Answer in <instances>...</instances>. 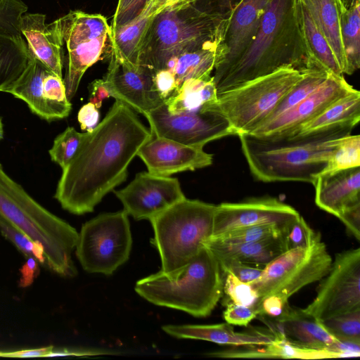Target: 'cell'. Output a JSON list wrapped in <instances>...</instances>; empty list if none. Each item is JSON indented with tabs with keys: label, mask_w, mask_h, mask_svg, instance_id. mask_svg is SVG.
<instances>
[{
	"label": "cell",
	"mask_w": 360,
	"mask_h": 360,
	"mask_svg": "<svg viewBox=\"0 0 360 360\" xmlns=\"http://www.w3.org/2000/svg\"><path fill=\"white\" fill-rule=\"evenodd\" d=\"M20 30L32 56L52 73L63 78L64 43L57 20L47 24L45 15L25 13L20 19Z\"/></svg>",
	"instance_id": "cell-21"
},
{
	"label": "cell",
	"mask_w": 360,
	"mask_h": 360,
	"mask_svg": "<svg viewBox=\"0 0 360 360\" xmlns=\"http://www.w3.org/2000/svg\"><path fill=\"white\" fill-rule=\"evenodd\" d=\"M332 262L326 244L319 237L308 248H295L279 255L263 268L261 276L250 284L258 295V303L271 295L288 301L306 285L322 279Z\"/></svg>",
	"instance_id": "cell-11"
},
{
	"label": "cell",
	"mask_w": 360,
	"mask_h": 360,
	"mask_svg": "<svg viewBox=\"0 0 360 360\" xmlns=\"http://www.w3.org/2000/svg\"><path fill=\"white\" fill-rule=\"evenodd\" d=\"M216 207L185 198L150 220L154 233L151 243L167 276L181 269L212 236Z\"/></svg>",
	"instance_id": "cell-7"
},
{
	"label": "cell",
	"mask_w": 360,
	"mask_h": 360,
	"mask_svg": "<svg viewBox=\"0 0 360 360\" xmlns=\"http://www.w3.org/2000/svg\"><path fill=\"white\" fill-rule=\"evenodd\" d=\"M300 216L295 208L271 197L223 202L216 207L212 237L240 227L264 224L276 226L282 231Z\"/></svg>",
	"instance_id": "cell-16"
},
{
	"label": "cell",
	"mask_w": 360,
	"mask_h": 360,
	"mask_svg": "<svg viewBox=\"0 0 360 360\" xmlns=\"http://www.w3.org/2000/svg\"><path fill=\"white\" fill-rule=\"evenodd\" d=\"M152 136L135 111L115 100L104 119L84 133L75 155L62 169L54 198L72 214L93 212L126 180L130 162Z\"/></svg>",
	"instance_id": "cell-1"
},
{
	"label": "cell",
	"mask_w": 360,
	"mask_h": 360,
	"mask_svg": "<svg viewBox=\"0 0 360 360\" xmlns=\"http://www.w3.org/2000/svg\"><path fill=\"white\" fill-rule=\"evenodd\" d=\"M288 301L282 297L271 295L263 298L257 305L259 310V315L276 318L281 315Z\"/></svg>",
	"instance_id": "cell-48"
},
{
	"label": "cell",
	"mask_w": 360,
	"mask_h": 360,
	"mask_svg": "<svg viewBox=\"0 0 360 360\" xmlns=\"http://www.w3.org/2000/svg\"><path fill=\"white\" fill-rule=\"evenodd\" d=\"M217 96L212 77L208 79H188L165 103L172 114L193 112L202 110L216 101Z\"/></svg>",
	"instance_id": "cell-32"
},
{
	"label": "cell",
	"mask_w": 360,
	"mask_h": 360,
	"mask_svg": "<svg viewBox=\"0 0 360 360\" xmlns=\"http://www.w3.org/2000/svg\"><path fill=\"white\" fill-rule=\"evenodd\" d=\"M153 79L155 90L165 103L178 90L175 76L167 69L155 71Z\"/></svg>",
	"instance_id": "cell-46"
},
{
	"label": "cell",
	"mask_w": 360,
	"mask_h": 360,
	"mask_svg": "<svg viewBox=\"0 0 360 360\" xmlns=\"http://www.w3.org/2000/svg\"><path fill=\"white\" fill-rule=\"evenodd\" d=\"M224 303L226 309L223 312V317L226 323L231 325L247 327L259 314V310L256 306L238 304L229 300H224Z\"/></svg>",
	"instance_id": "cell-45"
},
{
	"label": "cell",
	"mask_w": 360,
	"mask_h": 360,
	"mask_svg": "<svg viewBox=\"0 0 360 360\" xmlns=\"http://www.w3.org/2000/svg\"><path fill=\"white\" fill-rule=\"evenodd\" d=\"M224 294L226 296L224 300L248 307L257 305L259 297L250 283L240 281L229 271L224 273Z\"/></svg>",
	"instance_id": "cell-42"
},
{
	"label": "cell",
	"mask_w": 360,
	"mask_h": 360,
	"mask_svg": "<svg viewBox=\"0 0 360 360\" xmlns=\"http://www.w3.org/2000/svg\"><path fill=\"white\" fill-rule=\"evenodd\" d=\"M281 232L276 226L264 224L234 229L210 239L224 243H243L277 238Z\"/></svg>",
	"instance_id": "cell-35"
},
{
	"label": "cell",
	"mask_w": 360,
	"mask_h": 360,
	"mask_svg": "<svg viewBox=\"0 0 360 360\" xmlns=\"http://www.w3.org/2000/svg\"><path fill=\"white\" fill-rule=\"evenodd\" d=\"M152 0H119L113 15L112 30L125 25L138 18Z\"/></svg>",
	"instance_id": "cell-44"
},
{
	"label": "cell",
	"mask_w": 360,
	"mask_h": 360,
	"mask_svg": "<svg viewBox=\"0 0 360 360\" xmlns=\"http://www.w3.org/2000/svg\"><path fill=\"white\" fill-rule=\"evenodd\" d=\"M328 41L342 73L346 66L340 30V0H300Z\"/></svg>",
	"instance_id": "cell-29"
},
{
	"label": "cell",
	"mask_w": 360,
	"mask_h": 360,
	"mask_svg": "<svg viewBox=\"0 0 360 360\" xmlns=\"http://www.w3.org/2000/svg\"><path fill=\"white\" fill-rule=\"evenodd\" d=\"M157 14L150 4L135 20L125 25L112 30L114 46L112 53L119 59L128 63L139 65L142 42Z\"/></svg>",
	"instance_id": "cell-30"
},
{
	"label": "cell",
	"mask_w": 360,
	"mask_h": 360,
	"mask_svg": "<svg viewBox=\"0 0 360 360\" xmlns=\"http://www.w3.org/2000/svg\"><path fill=\"white\" fill-rule=\"evenodd\" d=\"M0 233L12 243L26 258H34L45 268L46 258L43 245L13 226L1 215Z\"/></svg>",
	"instance_id": "cell-36"
},
{
	"label": "cell",
	"mask_w": 360,
	"mask_h": 360,
	"mask_svg": "<svg viewBox=\"0 0 360 360\" xmlns=\"http://www.w3.org/2000/svg\"><path fill=\"white\" fill-rule=\"evenodd\" d=\"M224 281L217 258L204 246L174 276L160 270L138 281L135 291L155 305L206 317L224 295Z\"/></svg>",
	"instance_id": "cell-5"
},
{
	"label": "cell",
	"mask_w": 360,
	"mask_h": 360,
	"mask_svg": "<svg viewBox=\"0 0 360 360\" xmlns=\"http://www.w3.org/2000/svg\"><path fill=\"white\" fill-rule=\"evenodd\" d=\"M99 117L98 108L91 102L84 104L79 109L77 115L81 129L89 132L97 125Z\"/></svg>",
	"instance_id": "cell-50"
},
{
	"label": "cell",
	"mask_w": 360,
	"mask_h": 360,
	"mask_svg": "<svg viewBox=\"0 0 360 360\" xmlns=\"http://www.w3.org/2000/svg\"><path fill=\"white\" fill-rule=\"evenodd\" d=\"M51 72L43 63L33 60L21 77L6 92L22 100L30 110L48 122L56 117L44 97L43 80Z\"/></svg>",
	"instance_id": "cell-27"
},
{
	"label": "cell",
	"mask_w": 360,
	"mask_h": 360,
	"mask_svg": "<svg viewBox=\"0 0 360 360\" xmlns=\"http://www.w3.org/2000/svg\"><path fill=\"white\" fill-rule=\"evenodd\" d=\"M128 216L123 210L100 214L83 224L75 249L84 270L111 275L128 260L132 245Z\"/></svg>",
	"instance_id": "cell-10"
},
{
	"label": "cell",
	"mask_w": 360,
	"mask_h": 360,
	"mask_svg": "<svg viewBox=\"0 0 360 360\" xmlns=\"http://www.w3.org/2000/svg\"><path fill=\"white\" fill-rule=\"evenodd\" d=\"M114 193L124 210L136 220H150L186 197L176 178L143 172L122 190Z\"/></svg>",
	"instance_id": "cell-14"
},
{
	"label": "cell",
	"mask_w": 360,
	"mask_h": 360,
	"mask_svg": "<svg viewBox=\"0 0 360 360\" xmlns=\"http://www.w3.org/2000/svg\"><path fill=\"white\" fill-rule=\"evenodd\" d=\"M338 218L358 241L360 240V203L345 210Z\"/></svg>",
	"instance_id": "cell-49"
},
{
	"label": "cell",
	"mask_w": 360,
	"mask_h": 360,
	"mask_svg": "<svg viewBox=\"0 0 360 360\" xmlns=\"http://www.w3.org/2000/svg\"><path fill=\"white\" fill-rule=\"evenodd\" d=\"M285 66L311 69L295 20L293 0H271L245 51L226 69L212 75L217 94Z\"/></svg>",
	"instance_id": "cell-3"
},
{
	"label": "cell",
	"mask_w": 360,
	"mask_h": 360,
	"mask_svg": "<svg viewBox=\"0 0 360 360\" xmlns=\"http://www.w3.org/2000/svg\"><path fill=\"white\" fill-rule=\"evenodd\" d=\"M33 60L22 35L0 30V91L6 92Z\"/></svg>",
	"instance_id": "cell-28"
},
{
	"label": "cell",
	"mask_w": 360,
	"mask_h": 360,
	"mask_svg": "<svg viewBox=\"0 0 360 360\" xmlns=\"http://www.w3.org/2000/svg\"><path fill=\"white\" fill-rule=\"evenodd\" d=\"M43 94L56 120L69 115L72 105L67 97L63 78L49 72L43 80Z\"/></svg>",
	"instance_id": "cell-39"
},
{
	"label": "cell",
	"mask_w": 360,
	"mask_h": 360,
	"mask_svg": "<svg viewBox=\"0 0 360 360\" xmlns=\"http://www.w3.org/2000/svg\"><path fill=\"white\" fill-rule=\"evenodd\" d=\"M360 1L346 9L339 5L340 30L346 66L344 74L352 75L360 68Z\"/></svg>",
	"instance_id": "cell-33"
},
{
	"label": "cell",
	"mask_w": 360,
	"mask_h": 360,
	"mask_svg": "<svg viewBox=\"0 0 360 360\" xmlns=\"http://www.w3.org/2000/svg\"><path fill=\"white\" fill-rule=\"evenodd\" d=\"M356 125L341 124L291 136L238 134L252 174L259 181H301L314 185L335 146Z\"/></svg>",
	"instance_id": "cell-2"
},
{
	"label": "cell",
	"mask_w": 360,
	"mask_h": 360,
	"mask_svg": "<svg viewBox=\"0 0 360 360\" xmlns=\"http://www.w3.org/2000/svg\"><path fill=\"white\" fill-rule=\"evenodd\" d=\"M230 13L210 12L195 2L160 12L143 39L139 63L155 72L162 69L174 56L212 41H224Z\"/></svg>",
	"instance_id": "cell-6"
},
{
	"label": "cell",
	"mask_w": 360,
	"mask_h": 360,
	"mask_svg": "<svg viewBox=\"0 0 360 360\" xmlns=\"http://www.w3.org/2000/svg\"><path fill=\"white\" fill-rule=\"evenodd\" d=\"M320 322L335 339L360 343V309Z\"/></svg>",
	"instance_id": "cell-38"
},
{
	"label": "cell",
	"mask_w": 360,
	"mask_h": 360,
	"mask_svg": "<svg viewBox=\"0 0 360 360\" xmlns=\"http://www.w3.org/2000/svg\"><path fill=\"white\" fill-rule=\"evenodd\" d=\"M39 265L37 260L32 257L27 258L26 262L20 269V286L25 288L31 285L39 272Z\"/></svg>",
	"instance_id": "cell-54"
},
{
	"label": "cell",
	"mask_w": 360,
	"mask_h": 360,
	"mask_svg": "<svg viewBox=\"0 0 360 360\" xmlns=\"http://www.w3.org/2000/svg\"><path fill=\"white\" fill-rule=\"evenodd\" d=\"M360 167V136L348 135L338 142L324 172Z\"/></svg>",
	"instance_id": "cell-37"
},
{
	"label": "cell",
	"mask_w": 360,
	"mask_h": 360,
	"mask_svg": "<svg viewBox=\"0 0 360 360\" xmlns=\"http://www.w3.org/2000/svg\"><path fill=\"white\" fill-rule=\"evenodd\" d=\"M271 0H240L230 13L224 44L226 53L214 73L229 67L247 49L256 34L263 15Z\"/></svg>",
	"instance_id": "cell-20"
},
{
	"label": "cell",
	"mask_w": 360,
	"mask_h": 360,
	"mask_svg": "<svg viewBox=\"0 0 360 360\" xmlns=\"http://www.w3.org/2000/svg\"><path fill=\"white\" fill-rule=\"evenodd\" d=\"M0 215L43 245L46 269L63 277L77 275L72 254L78 232L32 198L5 172L1 163Z\"/></svg>",
	"instance_id": "cell-4"
},
{
	"label": "cell",
	"mask_w": 360,
	"mask_h": 360,
	"mask_svg": "<svg viewBox=\"0 0 360 360\" xmlns=\"http://www.w3.org/2000/svg\"><path fill=\"white\" fill-rule=\"evenodd\" d=\"M115 354L113 352L97 349H83V348H53L48 354L47 356H89L103 354Z\"/></svg>",
	"instance_id": "cell-52"
},
{
	"label": "cell",
	"mask_w": 360,
	"mask_h": 360,
	"mask_svg": "<svg viewBox=\"0 0 360 360\" xmlns=\"http://www.w3.org/2000/svg\"><path fill=\"white\" fill-rule=\"evenodd\" d=\"M4 136V129H3V124L1 121V118L0 117V140L3 139Z\"/></svg>",
	"instance_id": "cell-58"
},
{
	"label": "cell",
	"mask_w": 360,
	"mask_h": 360,
	"mask_svg": "<svg viewBox=\"0 0 360 360\" xmlns=\"http://www.w3.org/2000/svg\"><path fill=\"white\" fill-rule=\"evenodd\" d=\"M330 74L324 70L307 69L302 79L288 92L264 122L278 117L301 102L316 90Z\"/></svg>",
	"instance_id": "cell-34"
},
{
	"label": "cell",
	"mask_w": 360,
	"mask_h": 360,
	"mask_svg": "<svg viewBox=\"0 0 360 360\" xmlns=\"http://www.w3.org/2000/svg\"><path fill=\"white\" fill-rule=\"evenodd\" d=\"M359 120L360 92L354 89L286 136L305 134L341 124L356 125Z\"/></svg>",
	"instance_id": "cell-31"
},
{
	"label": "cell",
	"mask_w": 360,
	"mask_h": 360,
	"mask_svg": "<svg viewBox=\"0 0 360 360\" xmlns=\"http://www.w3.org/2000/svg\"><path fill=\"white\" fill-rule=\"evenodd\" d=\"M89 102L99 108L103 101L109 98L110 94L103 79H96L89 85Z\"/></svg>",
	"instance_id": "cell-53"
},
{
	"label": "cell",
	"mask_w": 360,
	"mask_h": 360,
	"mask_svg": "<svg viewBox=\"0 0 360 360\" xmlns=\"http://www.w3.org/2000/svg\"><path fill=\"white\" fill-rule=\"evenodd\" d=\"M53 345L46 347L21 349L17 350L2 351L0 350V357L6 358H30V357H46L48 354L53 349Z\"/></svg>",
	"instance_id": "cell-51"
},
{
	"label": "cell",
	"mask_w": 360,
	"mask_h": 360,
	"mask_svg": "<svg viewBox=\"0 0 360 360\" xmlns=\"http://www.w3.org/2000/svg\"><path fill=\"white\" fill-rule=\"evenodd\" d=\"M314 186L316 205L338 217L360 203V167L323 172Z\"/></svg>",
	"instance_id": "cell-22"
},
{
	"label": "cell",
	"mask_w": 360,
	"mask_h": 360,
	"mask_svg": "<svg viewBox=\"0 0 360 360\" xmlns=\"http://www.w3.org/2000/svg\"><path fill=\"white\" fill-rule=\"evenodd\" d=\"M314 300L303 311L319 321L360 309V248L335 255Z\"/></svg>",
	"instance_id": "cell-12"
},
{
	"label": "cell",
	"mask_w": 360,
	"mask_h": 360,
	"mask_svg": "<svg viewBox=\"0 0 360 360\" xmlns=\"http://www.w3.org/2000/svg\"><path fill=\"white\" fill-rule=\"evenodd\" d=\"M162 329L167 334L176 338L206 340L230 346L269 345L278 340L269 328H249L243 332H236L232 325L228 323L211 325H166Z\"/></svg>",
	"instance_id": "cell-23"
},
{
	"label": "cell",
	"mask_w": 360,
	"mask_h": 360,
	"mask_svg": "<svg viewBox=\"0 0 360 360\" xmlns=\"http://www.w3.org/2000/svg\"><path fill=\"white\" fill-rule=\"evenodd\" d=\"M204 246L212 252L219 264L234 261L264 267L284 252L281 236L243 243H224L209 239Z\"/></svg>",
	"instance_id": "cell-26"
},
{
	"label": "cell",
	"mask_w": 360,
	"mask_h": 360,
	"mask_svg": "<svg viewBox=\"0 0 360 360\" xmlns=\"http://www.w3.org/2000/svg\"><path fill=\"white\" fill-rule=\"evenodd\" d=\"M343 7L346 9H349L353 7L360 0H340Z\"/></svg>",
	"instance_id": "cell-57"
},
{
	"label": "cell",
	"mask_w": 360,
	"mask_h": 360,
	"mask_svg": "<svg viewBox=\"0 0 360 360\" xmlns=\"http://www.w3.org/2000/svg\"><path fill=\"white\" fill-rule=\"evenodd\" d=\"M195 2V0H152L151 8L158 14L167 10L176 8Z\"/></svg>",
	"instance_id": "cell-55"
},
{
	"label": "cell",
	"mask_w": 360,
	"mask_h": 360,
	"mask_svg": "<svg viewBox=\"0 0 360 360\" xmlns=\"http://www.w3.org/2000/svg\"><path fill=\"white\" fill-rule=\"evenodd\" d=\"M84 136V133H80L72 127H67L56 137L49 150L51 160L64 169L75 155Z\"/></svg>",
	"instance_id": "cell-40"
},
{
	"label": "cell",
	"mask_w": 360,
	"mask_h": 360,
	"mask_svg": "<svg viewBox=\"0 0 360 360\" xmlns=\"http://www.w3.org/2000/svg\"><path fill=\"white\" fill-rule=\"evenodd\" d=\"M225 53L224 41H212L170 58L162 69H167L174 74L179 89L188 79L212 78V72Z\"/></svg>",
	"instance_id": "cell-24"
},
{
	"label": "cell",
	"mask_w": 360,
	"mask_h": 360,
	"mask_svg": "<svg viewBox=\"0 0 360 360\" xmlns=\"http://www.w3.org/2000/svg\"><path fill=\"white\" fill-rule=\"evenodd\" d=\"M354 89L343 75L330 73L316 90L301 102L278 117L264 122L248 134L259 136H288Z\"/></svg>",
	"instance_id": "cell-17"
},
{
	"label": "cell",
	"mask_w": 360,
	"mask_h": 360,
	"mask_svg": "<svg viewBox=\"0 0 360 360\" xmlns=\"http://www.w3.org/2000/svg\"><path fill=\"white\" fill-rule=\"evenodd\" d=\"M137 156L149 173L162 176L203 168L212 165L213 160L212 155L204 151L203 147L187 146L153 134Z\"/></svg>",
	"instance_id": "cell-18"
},
{
	"label": "cell",
	"mask_w": 360,
	"mask_h": 360,
	"mask_svg": "<svg viewBox=\"0 0 360 360\" xmlns=\"http://www.w3.org/2000/svg\"><path fill=\"white\" fill-rule=\"evenodd\" d=\"M154 71L143 65H132L112 53L103 78L110 96L144 116L165 103L155 89Z\"/></svg>",
	"instance_id": "cell-15"
},
{
	"label": "cell",
	"mask_w": 360,
	"mask_h": 360,
	"mask_svg": "<svg viewBox=\"0 0 360 360\" xmlns=\"http://www.w3.org/2000/svg\"><path fill=\"white\" fill-rule=\"evenodd\" d=\"M278 340H285L298 347L326 349L337 339L332 336L321 323L303 309L292 307L286 303L278 317L258 316Z\"/></svg>",
	"instance_id": "cell-19"
},
{
	"label": "cell",
	"mask_w": 360,
	"mask_h": 360,
	"mask_svg": "<svg viewBox=\"0 0 360 360\" xmlns=\"http://www.w3.org/2000/svg\"><path fill=\"white\" fill-rule=\"evenodd\" d=\"M219 265L224 274L229 271L240 281L248 283L257 280L261 276L264 268L234 261L222 263Z\"/></svg>",
	"instance_id": "cell-47"
},
{
	"label": "cell",
	"mask_w": 360,
	"mask_h": 360,
	"mask_svg": "<svg viewBox=\"0 0 360 360\" xmlns=\"http://www.w3.org/2000/svg\"><path fill=\"white\" fill-rule=\"evenodd\" d=\"M57 21L68 53L63 81L70 101L86 70L98 60L110 58L114 49L112 32L107 19L101 14L71 11Z\"/></svg>",
	"instance_id": "cell-9"
},
{
	"label": "cell",
	"mask_w": 360,
	"mask_h": 360,
	"mask_svg": "<svg viewBox=\"0 0 360 360\" xmlns=\"http://www.w3.org/2000/svg\"><path fill=\"white\" fill-rule=\"evenodd\" d=\"M293 9L309 68L343 75L328 41L300 0H293Z\"/></svg>",
	"instance_id": "cell-25"
},
{
	"label": "cell",
	"mask_w": 360,
	"mask_h": 360,
	"mask_svg": "<svg viewBox=\"0 0 360 360\" xmlns=\"http://www.w3.org/2000/svg\"><path fill=\"white\" fill-rule=\"evenodd\" d=\"M145 117L154 136L187 146L204 147L213 140L234 135L226 118L211 110L172 114L164 103Z\"/></svg>",
	"instance_id": "cell-13"
},
{
	"label": "cell",
	"mask_w": 360,
	"mask_h": 360,
	"mask_svg": "<svg viewBox=\"0 0 360 360\" xmlns=\"http://www.w3.org/2000/svg\"><path fill=\"white\" fill-rule=\"evenodd\" d=\"M199 2L210 5L224 10H230L233 8V0H197Z\"/></svg>",
	"instance_id": "cell-56"
},
{
	"label": "cell",
	"mask_w": 360,
	"mask_h": 360,
	"mask_svg": "<svg viewBox=\"0 0 360 360\" xmlns=\"http://www.w3.org/2000/svg\"><path fill=\"white\" fill-rule=\"evenodd\" d=\"M319 237L320 233L315 232L301 216L284 227L281 236L284 252L295 248H308Z\"/></svg>",
	"instance_id": "cell-41"
},
{
	"label": "cell",
	"mask_w": 360,
	"mask_h": 360,
	"mask_svg": "<svg viewBox=\"0 0 360 360\" xmlns=\"http://www.w3.org/2000/svg\"><path fill=\"white\" fill-rule=\"evenodd\" d=\"M306 70L283 67L217 95L203 110L224 117L234 135L250 133L269 117Z\"/></svg>",
	"instance_id": "cell-8"
},
{
	"label": "cell",
	"mask_w": 360,
	"mask_h": 360,
	"mask_svg": "<svg viewBox=\"0 0 360 360\" xmlns=\"http://www.w3.org/2000/svg\"><path fill=\"white\" fill-rule=\"evenodd\" d=\"M27 8L22 0H0V30L20 35V19Z\"/></svg>",
	"instance_id": "cell-43"
}]
</instances>
